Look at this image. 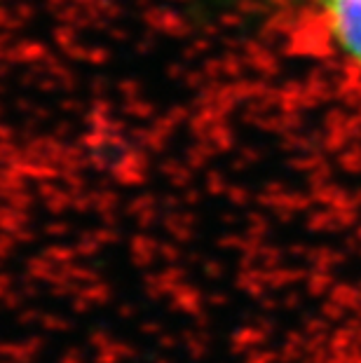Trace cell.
I'll return each instance as SVG.
<instances>
[{
    "mask_svg": "<svg viewBox=\"0 0 361 363\" xmlns=\"http://www.w3.org/2000/svg\"><path fill=\"white\" fill-rule=\"evenodd\" d=\"M317 7L335 48L361 68V0H317Z\"/></svg>",
    "mask_w": 361,
    "mask_h": 363,
    "instance_id": "obj_1",
    "label": "cell"
}]
</instances>
